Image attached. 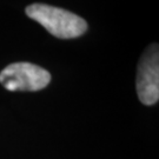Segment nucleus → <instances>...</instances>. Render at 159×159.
<instances>
[{
	"mask_svg": "<svg viewBox=\"0 0 159 159\" xmlns=\"http://www.w3.org/2000/svg\"><path fill=\"white\" fill-rule=\"evenodd\" d=\"M25 12L27 17L39 23L52 35L60 39L78 38L87 31L85 19L60 7L32 4L26 7Z\"/></svg>",
	"mask_w": 159,
	"mask_h": 159,
	"instance_id": "nucleus-1",
	"label": "nucleus"
},
{
	"mask_svg": "<svg viewBox=\"0 0 159 159\" xmlns=\"http://www.w3.org/2000/svg\"><path fill=\"white\" fill-rule=\"evenodd\" d=\"M50 81L51 73L47 70L26 61L12 63L0 72V84L12 92L40 91Z\"/></svg>",
	"mask_w": 159,
	"mask_h": 159,
	"instance_id": "nucleus-2",
	"label": "nucleus"
},
{
	"mask_svg": "<svg viewBox=\"0 0 159 159\" xmlns=\"http://www.w3.org/2000/svg\"><path fill=\"white\" fill-rule=\"evenodd\" d=\"M137 93L144 105H154L159 99V46L151 44L139 59Z\"/></svg>",
	"mask_w": 159,
	"mask_h": 159,
	"instance_id": "nucleus-3",
	"label": "nucleus"
}]
</instances>
